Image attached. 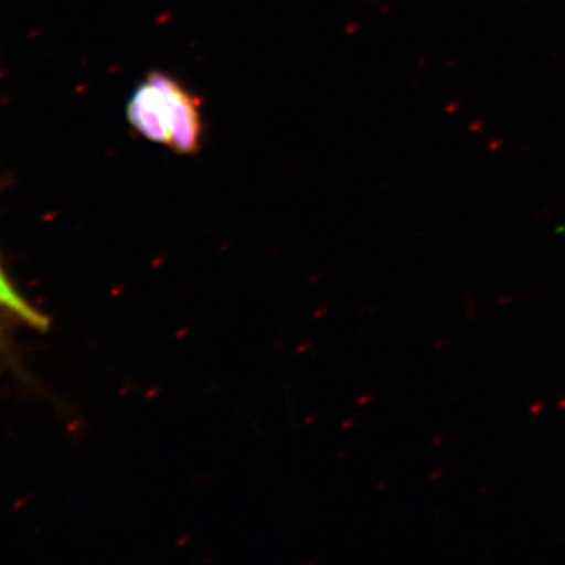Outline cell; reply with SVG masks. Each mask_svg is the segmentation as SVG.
Returning <instances> with one entry per match:
<instances>
[{"label": "cell", "mask_w": 565, "mask_h": 565, "mask_svg": "<svg viewBox=\"0 0 565 565\" xmlns=\"http://www.w3.org/2000/svg\"><path fill=\"white\" fill-rule=\"evenodd\" d=\"M129 125L143 139L166 145L180 154L202 147L203 125L199 103L177 81L151 73L129 99Z\"/></svg>", "instance_id": "obj_1"}, {"label": "cell", "mask_w": 565, "mask_h": 565, "mask_svg": "<svg viewBox=\"0 0 565 565\" xmlns=\"http://www.w3.org/2000/svg\"><path fill=\"white\" fill-rule=\"evenodd\" d=\"M0 307L6 310L13 311L18 318L29 323V326L35 327V329H46L47 319L39 311L33 310L31 305L25 302L24 299L14 291L13 286L7 280L6 274L0 270Z\"/></svg>", "instance_id": "obj_2"}]
</instances>
